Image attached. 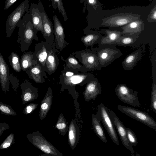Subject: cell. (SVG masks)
Wrapping results in <instances>:
<instances>
[{
	"instance_id": "6da1fadb",
	"label": "cell",
	"mask_w": 156,
	"mask_h": 156,
	"mask_svg": "<svg viewBox=\"0 0 156 156\" xmlns=\"http://www.w3.org/2000/svg\"><path fill=\"white\" fill-rule=\"evenodd\" d=\"M77 70L66 67L65 64L63 69L61 71L59 76V84L61 85V91L67 89L72 95L77 96L78 93L75 90L77 85L83 86L95 77L91 73L79 72Z\"/></svg>"
},
{
	"instance_id": "7a4b0ae2",
	"label": "cell",
	"mask_w": 156,
	"mask_h": 156,
	"mask_svg": "<svg viewBox=\"0 0 156 156\" xmlns=\"http://www.w3.org/2000/svg\"><path fill=\"white\" fill-rule=\"evenodd\" d=\"M116 46L115 44L98 45V47L94 48L101 68L109 65L122 55V52Z\"/></svg>"
},
{
	"instance_id": "3957f363",
	"label": "cell",
	"mask_w": 156,
	"mask_h": 156,
	"mask_svg": "<svg viewBox=\"0 0 156 156\" xmlns=\"http://www.w3.org/2000/svg\"><path fill=\"white\" fill-rule=\"evenodd\" d=\"M91 50L86 49L72 53L82 64L84 72L94 70H100L101 67L100 65L96 52L94 48Z\"/></svg>"
},
{
	"instance_id": "277c9868",
	"label": "cell",
	"mask_w": 156,
	"mask_h": 156,
	"mask_svg": "<svg viewBox=\"0 0 156 156\" xmlns=\"http://www.w3.org/2000/svg\"><path fill=\"white\" fill-rule=\"evenodd\" d=\"M18 27L20 28L18 32L19 37L17 41L20 44L21 51L24 52L28 50L33 40L38 41L37 34L39 31L34 28L30 21Z\"/></svg>"
},
{
	"instance_id": "5b68a950",
	"label": "cell",
	"mask_w": 156,
	"mask_h": 156,
	"mask_svg": "<svg viewBox=\"0 0 156 156\" xmlns=\"http://www.w3.org/2000/svg\"><path fill=\"white\" fill-rule=\"evenodd\" d=\"M27 137L35 147L48 155L63 156L62 153L49 142L38 131L27 134Z\"/></svg>"
},
{
	"instance_id": "8992f818",
	"label": "cell",
	"mask_w": 156,
	"mask_h": 156,
	"mask_svg": "<svg viewBox=\"0 0 156 156\" xmlns=\"http://www.w3.org/2000/svg\"><path fill=\"white\" fill-rule=\"evenodd\" d=\"M29 1L25 0L8 16L6 23V37L9 38L15 29L18 23L29 7Z\"/></svg>"
},
{
	"instance_id": "52a82bcc",
	"label": "cell",
	"mask_w": 156,
	"mask_h": 156,
	"mask_svg": "<svg viewBox=\"0 0 156 156\" xmlns=\"http://www.w3.org/2000/svg\"><path fill=\"white\" fill-rule=\"evenodd\" d=\"M117 109L125 114L144 124L154 129H156V122L154 119L147 113L140 110L122 105L117 106Z\"/></svg>"
},
{
	"instance_id": "ba28073f",
	"label": "cell",
	"mask_w": 156,
	"mask_h": 156,
	"mask_svg": "<svg viewBox=\"0 0 156 156\" xmlns=\"http://www.w3.org/2000/svg\"><path fill=\"white\" fill-rule=\"evenodd\" d=\"M96 114L101 121L105 129L112 141L116 145H119L117 133L109 115V111L103 104L98 107Z\"/></svg>"
},
{
	"instance_id": "9c48e42d",
	"label": "cell",
	"mask_w": 156,
	"mask_h": 156,
	"mask_svg": "<svg viewBox=\"0 0 156 156\" xmlns=\"http://www.w3.org/2000/svg\"><path fill=\"white\" fill-rule=\"evenodd\" d=\"M38 7L41 12L42 20L43 37L45 39L46 42L51 45L54 50L59 54V51L56 48L55 46L54 28L52 23L46 13L40 0L38 1Z\"/></svg>"
},
{
	"instance_id": "30bf717a",
	"label": "cell",
	"mask_w": 156,
	"mask_h": 156,
	"mask_svg": "<svg viewBox=\"0 0 156 156\" xmlns=\"http://www.w3.org/2000/svg\"><path fill=\"white\" fill-rule=\"evenodd\" d=\"M115 92L121 101L130 105L136 107L140 106L137 92L130 89L126 84H119L115 88Z\"/></svg>"
},
{
	"instance_id": "8fae6325",
	"label": "cell",
	"mask_w": 156,
	"mask_h": 156,
	"mask_svg": "<svg viewBox=\"0 0 156 156\" xmlns=\"http://www.w3.org/2000/svg\"><path fill=\"white\" fill-rule=\"evenodd\" d=\"M108 111L110 117L117 129L122 144L132 154H134L135 151L128 139L126 128L113 111L111 110H109Z\"/></svg>"
},
{
	"instance_id": "7c38bea8",
	"label": "cell",
	"mask_w": 156,
	"mask_h": 156,
	"mask_svg": "<svg viewBox=\"0 0 156 156\" xmlns=\"http://www.w3.org/2000/svg\"><path fill=\"white\" fill-rule=\"evenodd\" d=\"M53 19L55 47L57 49L62 51L69 43L65 40V34L63 27L56 15H54Z\"/></svg>"
},
{
	"instance_id": "4fadbf2b",
	"label": "cell",
	"mask_w": 156,
	"mask_h": 156,
	"mask_svg": "<svg viewBox=\"0 0 156 156\" xmlns=\"http://www.w3.org/2000/svg\"><path fill=\"white\" fill-rule=\"evenodd\" d=\"M22 105L31 102L38 97V90L27 79H25L20 85Z\"/></svg>"
},
{
	"instance_id": "5bb4252c",
	"label": "cell",
	"mask_w": 156,
	"mask_h": 156,
	"mask_svg": "<svg viewBox=\"0 0 156 156\" xmlns=\"http://www.w3.org/2000/svg\"><path fill=\"white\" fill-rule=\"evenodd\" d=\"M101 93V88L98 79L95 77L86 84L83 94L87 101L94 100Z\"/></svg>"
},
{
	"instance_id": "9a60e30c",
	"label": "cell",
	"mask_w": 156,
	"mask_h": 156,
	"mask_svg": "<svg viewBox=\"0 0 156 156\" xmlns=\"http://www.w3.org/2000/svg\"><path fill=\"white\" fill-rule=\"evenodd\" d=\"M26 72L29 77L38 83H42L45 82V77L48 79L44 67L37 63L28 69Z\"/></svg>"
},
{
	"instance_id": "2e32d148",
	"label": "cell",
	"mask_w": 156,
	"mask_h": 156,
	"mask_svg": "<svg viewBox=\"0 0 156 156\" xmlns=\"http://www.w3.org/2000/svg\"><path fill=\"white\" fill-rule=\"evenodd\" d=\"M8 65L0 53V83L2 89L5 93L9 89V72Z\"/></svg>"
},
{
	"instance_id": "e0dca14e",
	"label": "cell",
	"mask_w": 156,
	"mask_h": 156,
	"mask_svg": "<svg viewBox=\"0 0 156 156\" xmlns=\"http://www.w3.org/2000/svg\"><path fill=\"white\" fill-rule=\"evenodd\" d=\"M51 47L46 41H43L36 44L34 46V51L33 53L34 56L37 62L44 67L48 50Z\"/></svg>"
},
{
	"instance_id": "ac0fdd59",
	"label": "cell",
	"mask_w": 156,
	"mask_h": 156,
	"mask_svg": "<svg viewBox=\"0 0 156 156\" xmlns=\"http://www.w3.org/2000/svg\"><path fill=\"white\" fill-rule=\"evenodd\" d=\"M56 51L51 47L48 50L44 68L48 74L51 75L57 70L59 65V59Z\"/></svg>"
},
{
	"instance_id": "d6986e66",
	"label": "cell",
	"mask_w": 156,
	"mask_h": 156,
	"mask_svg": "<svg viewBox=\"0 0 156 156\" xmlns=\"http://www.w3.org/2000/svg\"><path fill=\"white\" fill-rule=\"evenodd\" d=\"M142 51L140 48L136 50L127 55L122 62V67L125 70H131L141 60Z\"/></svg>"
},
{
	"instance_id": "ffe728a7",
	"label": "cell",
	"mask_w": 156,
	"mask_h": 156,
	"mask_svg": "<svg viewBox=\"0 0 156 156\" xmlns=\"http://www.w3.org/2000/svg\"><path fill=\"white\" fill-rule=\"evenodd\" d=\"M135 18L131 15L117 16L108 18L102 24L112 27L123 26L133 21Z\"/></svg>"
},
{
	"instance_id": "44dd1931",
	"label": "cell",
	"mask_w": 156,
	"mask_h": 156,
	"mask_svg": "<svg viewBox=\"0 0 156 156\" xmlns=\"http://www.w3.org/2000/svg\"><path fill=\"white\" fill-rule=\"evenodd\" d=\"M100 32L105 34V36H103L100 44L98 45L116 44L123 34L122 31L116 30L104 29Z\"/></svg>"
},
{
	"instance_id": "7402d4cb",
	"label": "cell",
	"mask_w": 156,
	"mask_h": 156,
	"mask_svg": "<svg viewBox=\"0 0 156 156\" xmlns=\"http://www.w3.org/2000/svg\"><path fill=\"white\" fill-rule=\"evenodd\" d=\"M68 129L69 143L71 148L74 150L77 145L80 134L79 127L74 119L70 122Z\"/></svg>"
},
{
	"instance_id": "603a6c76",
	"label": "cell",
	"mask_w": 156,
	"mask_h": 156,
	"mask_svg": "<svg viewBox=\"0 0 156 156\" xmlns=\"http://www.w3.org/2000/svg\"><path fill=\"white\" fill-rule=\"evenodd\" d=\"M53 91L51 87H48L45 96L41 101L39 112L40 119L42 120L46 116L52 101Z\"/></svg>"
},
{
	"instance_id": "cb8c5ba5",
	"label": "cell",
	"mask_w": 156,
	"mask_h": 156,
	"mask_svg": "<svg viewBox=\"0 0 156 156\" xmlns=\"http://www.w3.org/2000/svg\"><path fill=\"white\" fill-rule=\"evenodd\" d=\"M29 10L32 17V23L34 28L39 31H40L42 34L43 32L42 20L38 5L31 3Z\"/></svg>"
},
{
	"instance_id": "d4e9b609",
	"label": "cell",
	"mask_w": 156,
	"mask_h": 156,
	"mask_svg": "<svg viewBox=\"0 0 156 156\" xmlns=\"http://www.w3.org/2000/svg\"><path fill=\"white\" fill-rule=\"evenodd\" d=\"M85 34L86 35L81 37L80 40L86 48L90 46L91 48L94 44H100L103 37L100 33L90 30Z\"/></svg>"
},
{
	"instance_id": "484cf974",
	"label": "cell",
	"mask_w": 156,
	"mask_h": 156,
	"mask_svg": "<svg viewBox=\"0 0 156 156\" xmlns=\"http://www.w3.org/2000/svg\"><path fill=\"white\" fill-rule=\"evenodd\" d=\"M144 25L141 21H132L122 27L123 34H136L139 35L144 30Z\"/></svg>"
},
{
	"instance_id": "4316f807",
	"label": "cell",
	"mask_w": 156,
	"mask_h": 156,
	"mask_svg": "<svg viewBox=\"0 0 156 156\" xmlns=\"http://www.w3.org/2000/svg\"><path fill=\"white\" fill-rule=\"evenodd\" d=\"M20 60L21 69L23 71H26L37 63L34 53L30 51L24 52Z\"/></svg>"
},
{
	"instance_id": "83f0119b",
	"label": "cell",
	"mask_w": 156,
	"mask_h": 156,
	"mask_svg": "<svg viewBox=\"0 0 156 156\" xmlns=\"http://www.w3.org/2000/svg\"><path fill=\"white\" fill-rule=\"evenodd\" d=\"M101 121L96 114L92 115L91 121L94 131L99 139L106 143L107 142V139L101 123Z\"/></svg>"
},
{
	"instance_id": "f1b7e54d",
	"label": "cell",
	"mask_w": 156,
	"mask_h": 156,
	"mask_svg": "<svg viewBox=\"0 0 156 156\" xmlns=\"http://www.w3.org/2000/svg\"><path fill=\"white\" fill-rule=\"evenodd\" d=\"M61 58L62 61L65 62V65L66 67L76 69L79 72H84L82 65L79 63L74 55L72 54H70L65 60L62 56Z\"/></svg>"
},
{
	"instance_id": "f546056e",
	"label": "cell",
	"mask_w": 156,
	"mask_h": 156,
	"mask_svg": "<svg viewBox=\"0 0 156 156\" xmlns=\"http://www.w3.org/2000/svg\"><path fill=\"white\" fill-rule=\"evenodd\" d=\"M139 35L136 34H130L126 33L122 34L116 45L126 46L131 45L136 42Z\"/></svg>"
},
{
	"instance_id": "4dcf8cb0",
	"label": "cell",
	"mask_w": 156,
	"mask_h": 156,
	"mask_svg": "<svg viewBox=\"0 0 156 156\" xmlns=\"http://www.w3.org/2000/svg\"><path fill=\"white\" fill-rule=\"evenodd\" d=\"M55 127L59 131V133L63 136H64L68 131L67 122L62 113L59 116Z\"/></svg>"
},
{
	"instance_id": "1f68e13d",
	"label": "cell",
	"mask_w": 156,
	"mask_h": 156,
	"mask_svg": "<svg viewBox=\"0 0 156 156\" xmlns=\"http://www.w3.org/2000/svg\"><path fill=\"white\" fill-rule=\"evenodd\" d=\"M19 55L16 52H12L9 58V63L13 70L16 72L22 70Z\"/></svg>"
},
{
	"instance_id": "d6a6232c",
	"label": "cell",
	"mask_w": 156,
	"mask_h": 156,
	"mask_svg": "<svg viewBox=\"0 0 156 156\" xmlns=\"http://www.w3.org/2000/svg\"><path fill=\"white\" fill-rule=\"evenodd\" d=\"M51 1V5L53 8L56 10L57 8L59 12L61 13L64 21L68 20V18L62 0H50Z\"/></svg>"
},
{
	"instance_id": "836d02e7",
	"label": "cell",
	"mask_w": 156,
	"mask_h": 156,
	"mask_svg": "<svg viewBox=\"0 0 156 156\" xmlns=\"http://www.w3.org/2000/svg\"><path fill=\"white\" fill-rule=\"evenodd\" d=\"M0 112L1 113L8 115L15 116L16 113L12 106L0 101Z\"/></svg>"
},
{
	"instance_id": "e575fe53",
	"label": "cell",
	"mask_w": 156,
	"mask_h": 156,
	"mask_svg": "<svg viewBox=\"0 0 156 156\" xmlns=\"http://www.w3.org/2000/svg\"><path fill=\"white\" fill-rule=\"evenodd\" d=\"M151 109L156 113V84L153 82L151 92Z\"/></svg>"
},
{
	"instance_id": "d590c367",
	"label": "cell",
	"mask_w": 156,
	"mask_h": 156,
	"mask_svg": "<svg viewBox=\"0 0 156 156\" xmlns=\"http://www.w3.org/2000/svg\"><path fill=\"white\" fill-rule=\"evenodd\" d=\"M14 135L12 133L9 134L0 145V149L7 148L12 146L14 143Z\"/></svg>"
},
{
	"instance_id": "8d00e7d4",
	"label": "cell",
	"mask_w": 156,
	"mask_h": 156,
	"mask_svg": "<svg viewBox=\"0 0 156 156\" xmlns=\"http://www.w3.org/2000/svg\"><path fill=\"white\" fill-rule=\"evenodd\" d=\"M128 139L133 146H136L138 143L137 138L134 133L128 128H126Z\"/></svg>"
},
{
	"instance_id": "74e56055",
	"label": "cell",
	"mask_w": 156,
	"mask_h": 156,
	"mask_svg": "<svg viewBox=\"0 0 156 156\" xmlns=\"http://www.w3.org/2000/svg\"><path fill=\"white\" fill-rule=\"evenodd\" d=\"M38 105L37 104L30 103L25 107L23 112L26 115L29 114L36 109Z\"/></svg>"
},
{
	"instance_id": "f35d334b",
	"label": "cell",
	"mask_w": 156,
	"mask_h": 156,
	"mask_svg": "<svg viewBox=\"0 0 156 156\" xmlns=\"http://www.w3.org/2000/svg\"><path fill=\"white\" fill-rule=\"evenodd\" d=\"M9 127V125L7 123H0V136L4 131L8 129Z\"/></svg>"
},
{
	"instance_id": "ab89813d",
	"label": "cell",
	"mask_w": 156,
	"mask_h": 156,
	"mask_svg": "<svg viewBox=\"0 0 156 156\" xmlns=\"http://www.w3.org/2000/svg\"><path fill=\"white\" fill-rule=\"evenodd\" d=\"M84 6L83 9V12H84L86 9V5L87 4L94 6L96 4V0H84Z\"/></svg>"
},
{
	"instance_id": "60d3db41",
	"label": "cell",
	"mask_w": 156,
	"mask_h": 156,
	"mask_svg": "<svg viewBox=\"0 0 156 156\" xmlns=\"http://www.w3.org/2000/svg\"><path fill=\"white\" fill-rule=\"evenodd\" d=\"M17 0H5L4 10H7Z\"/></svg>"
},
{
	"instance_id": "b9f144b4",
	"label": "cell",
	"mask_w": 156,
	"mask_h": 156,
	"mask_svg": "<svg viewBox=\"0 0 156 156\" xmlns=\"http://www.w3.org/2000/svg\"><path fill=\"white\" fill-rule=\"evenodd\" d=\"M156 5L152 10L151 12L149 15L148 18L149 20H152L154 21H156Z\"/></svg>"
},
{
	"instance_id": "7bdbcfd3",
	"label": "cell",
	"mask_w": 156,
	"mask_h": 156,
	"mask_svg": "<svg viewBox=\"0 0 156 156\" xmlns=\"http://www.w3.org/2000/svg\"><path fill=\"white\" fill-rule=\"evenodd\" d=\"M80 2L81 3H83L84 2V0H80Z\"/></svg>"
},
{
	"instance_id": "ee69618b",
	"label": "cell",
	"mask_w": 156,
	"mask_h": 156,
	"mask_svg": "<svg viewBox=\"0 0 156 156\" xmlns=\"http://www.w3.org/2000/svg\"></svg>"
}]
</instances>
